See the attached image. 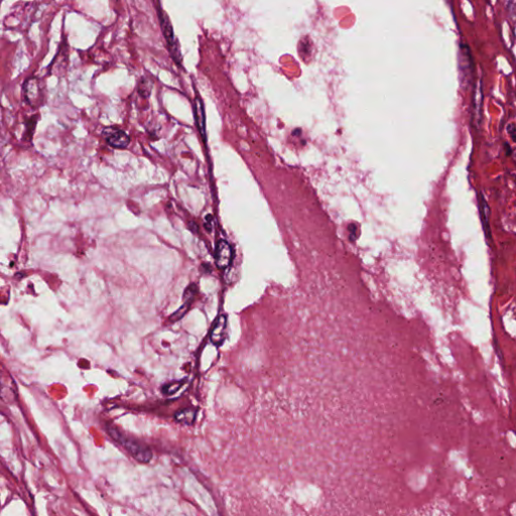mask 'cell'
<instances>
[{
	"label": "cell",
	"mask_w": 516,
	"mask_h": 516,
	"mask_svg": "<svg viewBox=\"0 0 516 516\" xmlns=\"http://www.w3.org/2000/svg\"><path fill=\"white\" fill-rule=\"evenodd\" d=\"M197 411L194 408H184L176 412L175 419L183 424H193L196 418Z\"/></svg>",
	"instance_id": "cell-9"
},
{
	"label": "cell",
	"mask_w": 516,
	"mask_h": 516,
	"mask_svg": "<svg viewBox=\"0 0 516 516\" xmlns=\"http://www.w3.org/2000/svg\"><path fill=\"white\" fill-rule=\"evenodd\" d=\"M197 290H198V288H197V285H196V284H194V283L190 284V285L186 288V290H185V292H184V297H183L184 302L192 303V302H193V300H194V298H195V296H196Z\"/></svg>",
	"instance_id": "cell-11"
},
{
	"label": "cell",
	"mask_w": 516,
	"mask_h": 516,
	"mask_svg": "<svg viewBox=\"0 0 516 516\" xmlns=\"http://www.w3.org/2000/svg\"><path fill=\"white\" fill-rule=\"evenodd\" d=\"M184 382H185V380H181V381H174V382H171L169 384H166L163 387V392L165 394H173L178 389H180V387L183 385Z\"/></svg>",
	"instance_id": "cell-12"
},
{
	"label": "cell",
	"mask_w": 516,
	"mask_h": 516,
	"mask_svg": "<svg viewBox=\"0 0 516 516\" xmlns=\"http://www.w3.org/2000/svg\"><path fill=\"white\" fill-rule=\"evenodd\" d=\"M478 208H479V213H480V218H481V222H482V226H483V230H484V233L486 235V239L489 240V239H492V234L490 232V225H489V217H490V209H489V206L485 200V198L483 197L482 194H479L478 196Z\"/></svg>",
	"instance_id": "cell-7"
},
{
	"label": "cell",
	"mask_w": 516,
	"mask_h": 516,
	"mask_svg": "<svg viewBox=\"0 0 516 516\" xmlns=\"http://www.w3.org/2000/svg\"><path fill=\"white\" fill-rule=\"evenodd\" d=\"M505 149H506V150H505V151H506V155L509 157V156L511 155V147H510V145H509V144L507 145V143H506V144H505Z\"/></svg>",
	"instance_id": "cell-14"
},
{
	"label": "cell",
	"mask_w": 516,
	"mask_h": 516,
	"mask_svg": "<svg viewBox=\"0 0 516 516\" xmlns=\"http://www.w3.org/2000/svg\"><path fill=\"white\" fill-rule=\"evenodd\" d=\"M194 115L197 127L200 131V134L203 136L204 140H206V118H205V110L203 101L197 95L194 101Z\"/></svg>",
	"instance_id": "cell-8"
},
{
	"label": "cell",
	"mask_w": 516,
	"mask_h": 516,
	"mask_svg": "<svg viewBox=\"0 0 516 516\" xmlns=\"http://www.w3.org/2000/svg\"><path fill=\"white\" fill-rule=\"evenodd\" d=\"M158 16H159L162 32H163V35H164V37L166 39V42H167V45H168L171 57H172V59L175 61V63L178 66H181L183 58H182V54H181V50H180V47H179L178 40H177V38L175 36V32H174L171 20L169 19L168 15L163 10L158 12Z\"/></svg>",
	"instance_id": "cell-2"
},
{
	"label": "cell",
	"mask_w": 516,
	"mask_h": 516,
	"mask_svg": "<svg viewBox=\"0 0 516 516\" xmlns=\"http://www.w3.org/2000/svg\"><path fill=\"white\" fill-rule=\"evenodd\" d=\"M507 131H508V133H509V135H510L511 139H512L514 142H516V126H515L514 124H510V125H508V127H507Z\"/></svg>",
	"instance_id": "cell-13"
},
{
	"label": "cell",
	"mask_w": 516,
	"mask_h": 516,
	"mask_svg": "<svg viewBox=\"0 0 516 516\" xmlns=\"http://www.w3.org/2000/svg\"><path fill=\"white\" fill-rule=\"evenodd\" d=\"M103 135L107 142L117 149H125L129 144V136L121 129L116 127H107L103 130Z\"/></svg>",
	"instance_id": "cell-5"
},
{
	"label": "cell",
	"mask_w": 516,
	"mask_h": 516,
	"mask_svg": "<svg viewBox=\"0 0 516 516\" xmlns=\"http://www.w3.org/2000/svg\"><path fill=\"white\" fill-rule=\"evenodd\" d=\"M233 251L231 245L226 240H219L215 250L216 265L220 269L227 268L232 261Z\"/></svg>",
	"instance_id": "cell-4"
},
{
	"label": "cell",
	"mask_w": 516,
	"mask_h": 516,
	"mask_svg": "<svg viewBox=\"0 0 516 516\" xmlns=\"http://www.w3.org/2000/svg\"><path fill=\"white\" fill-rule=\"evenodd\" d=\"M24 95L26 101L32 107H40L43 103L44 95L41 87V82L37 78H31L24 84Z\"/></svg>",
	"instance_id": "cell-3"
},
{
	"label": "cell",
	"mask_w": 516,
	"mask_h": 516,
	"mask_svg": "<svg viewBox=\"0 0 516 516\" xmlns=\"http://www.w3.org/2000/svg\"><path fill=\"white\" fill-rule=\"evenodd\" d=\"M226 328L227 317L225 315H220L216 319L210 335V339L213 344H215L216 346H220L224 342L226 336Z\"/></svg>",
	"instance_id": "cell-6"
},
{
	"label": "cell",
	"mask_w": 516,
	"mask_h": 516,
	"mask_svg": "<svg viewBox=\"0 0 516 516\" xmlns=\"http://www.w3.org/2000/svg\"><path fill=\"white\" fill-rule=\"evenodd\" d=\"M107 431L114 440L119 443L139 463L145 464L152 460L153 452L146 445L134 438L125 436L114 426H108Z\"/></svg>",
	"instance_id": "cell-1"
},
{
	"label": "cell",
	"mask_w": 516,
	"mask_h": 516,
	"mask_svg": "<svg viewBox=\"0 0 516 516\" xmlns=\"http://www.w3.org/2000/svg\"><path fill=\"white\" fill-rule=\"evenodd\" d=\"M191 304H192V303L184 302L183 306H182V307H181L177 312H175V313L171 316V318H170V322L175 323V322H177V321L181 320V319H182V318H183V317L188 313V311L190 310Z\"/></svg>",
	"instance_id": "cell-10"
}]
</instances>
